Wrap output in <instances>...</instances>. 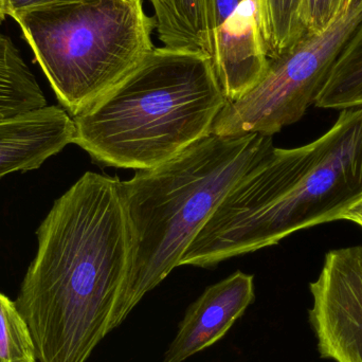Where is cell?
Returning a JSON list of instances; mask_svg holds the SVG:
<instances>
[{
    "instance_id": "5bb4252c",
    "label": "cell",
    "mask_w": 362,
    "mask_h": 362,
    "mask_svg": "<svg viewBox=\"0 0 362 362\" xmlns=\"http://www.w3.org/2000/svg\"><path fill=\"white\" fill-rule=\"evenodd\" d=\"M303 0H262L263 38L268 59L282 54L306 34Z\"/></svg>"
},
{
    "instance_id": "9a60e30c",
    "label": "cell",
    "mask_w": 362,
    "mask_h": 362,
    "mask_svg": "<svg viewBox=\"0 0 362 362\" xmlns=\"http://www.w3.org/2000/svg\"><path fill=\"white\" fill-rule=\"evenodd\" d=\"M0 362H37L29 327L15 302L0 293Z\"/></svg>"
},
{
    "instance_id": "7c38bea8",
    "label": "cell",
    "mask_w": 362,
    "mask_h": 362,
    "mask_svg": "<svg viewBox=\"0 0 362 362\" xmlns=\"http://www.w3.org/2000/svg\"><path fill=\"white\" fill-rule=\"evenodd\" d=\"M47 106L35 76L8 36L0 33V118Z\"/></svg>"
},
{
    "instance_id": "7a4b0ae2",
    "label": "cell",
    "mask_w": 362,
    "mask_h": 362,
    "mask_svg": "<svg viewBox=\"0 0 362 362\" xmlns=\"http://www.w3.org/2000/svg\"><path fill=\"white\" fill-rule=\"evenodd\" d=\"M361 196L362 107L341 110L335 124L306 146H274L228 193L180 266L212 267L341 221Z\"/></svg>"
},
{
    "instance_id": "30bf717a",
    "label": "cell",
    "mask_w": 362,
    "mask_h": 362,
    "mask_svg": "<svg viewBox=\"0 0 362 362\" xmlns=\"http://www.w3.org/2000/svg\"><path fill=\"white\" fill-rule=\"evenodd\" d=\"M74 119L59 106L0 118V180L38 169L74 141Z\"/></svg>"
},
{
    "instance_id": "9c48e42d",
    "label": "cell",
    "mask_w": 362,
    "mask_h": 362,
    "mask_svg": "<svg viewBox=\"0 0 362 362\" xmlns=\"http://www.w3.org/2000/svg\"><path fill=\"white\" fill-rule=\"evenodd\" d=\"M255 299L253 276L242 272L209 286L185 312L163 362H183L216 344Z\"/></svg>"
},
{
    "instance_id": "277c9868",
    "label": "cell",
    "mask_w": 362,
    "mask_h": 362,
    "mask_svg": "<svg viewBox=\"0 0 362 362\" xmlns=\"http://www.w3.org/2000/svg\"><path fill=\"white\" fill-rule=\"evenodd\" d=\"M274 148L272 137L211 135L168 163L122 181L133 232V259L114 310L117 329L176 267L240 178Z\"/></svg>"
},
{
    "instance_id": "8992f818",
    "label": "cell",
    "mask_w": 362,
    "mask_h": 362,
    "mask_svg": "<svg viewBox=\"0 0 362 362\" xmlns=\"http://www.w3.org/2000/svg\"><path fill=\"white\" fill-rule=\"evenodd\" d=\"M361 23L362 0H355L325 31L306 33L288 50L268 59L259 82L240 99L227 101L211 134L272 137L301 120L316 103L338 55Z\"/></svg>"
},
{
    "instance_id": "3957f363",
    "label": "cell",
    "mask_w": 362,
    "mask_h": 362,
    "mask_svg": "<svg viewBox=\"0 0 362 362\" xmlns=\"http://www.w3.org/2000/svg\"><path fill=\"white\" fill-rule=\"evenodd\" d=\"M226 103L210 57L154 48L114 88L72 117L74 144L105 167L153 169L211 135Z\"/></svg>"
},
{
    "instance_id": "8fae6325",
    "label": "cell",
    "mask_w": 362,
    "mask_h": 362,
    "mask_svg": "<svg viewBox=\"0 0 362 362\" xmlns=\"http://www.w3.org/2000/svg\"><path fill=\"white\" fill-rule=\"evenodd\" d=\"M163 47L202 53L212 61L206 0H150Z\"/></svg>"
},
{
    "instance_id": "5b68a950",
    "label": "cell",
    "mask_w": 362,
    "mask_h": 362,
    "mask_svg": "<svg viewBox=\"0 0 362 362\" xmlns=\"http://www.w3.org/2000/svg\"><path fill=\"white\" fill-rule=\"evenodd\" d=\"M71 117L131 74L155 48L144 0H82L15 17Z\"/></svg>"
},
{
    "instance_id": "52a82bcc",
    "label": "cell",
    "mask_w": 362,
    "mask_h": 362,
    "mask_svg": "<svg viewBox=\"0 0 362 362\" xmlns=\"http://www.w3.org/2000/svg\"><path fill=\"white\" fill-rule=\"evenodd\" d=\"M310 289L308 320L320 356L362 362V246L329 251Z\"/></svg>"
},
{
    "instance_id": "4fadbf2b",
    "label": "cell",
    "mask_w": 362,
    "mask_h": 362,
    "mask_svg": "<svg viewBox=\"0 0 362 362\" xmlns=\"http://www.w3.org/2000/svg\"><path fill=\"white\" fill-rule=\"evenodd\" d=\"M315 105L339 110L362 107V23L338 55Z\"/></svg>"
},
{
    "instance_id": "e0dca14e",
    "label": "cell",
    "mask_w": 362,
    "mask_h": 362,
    "mask_svg": "<svg viewBox=\"0 0 362 362\" xmlns=\"http://www.w3.org/2000/svg\"><path fill=\"white\" fill-rule=\"evenodd\" d=\"M82 0H6V16L15 18L18 15L31 11L42 10Z\"/></svg>"
},
{
    "instance_id": "2e32d148",
    "label": "cell",
    "mask_w": 362,
    "mask_h": 362,
    "mask_svg": "<svg viewBox=\"0 0 362 362\" xmlns=\"http://www.w3.org/2000/svg\"><path fill=\"white\" fill-rule=\"evenodd\" d=\"M355 0H303L302 23L306 33H319L351 8Z\"/></svg>"
},
{
    "instance_id": "6da1fadb",
    "label": "cell",
    "mask_w": 362,
    "mask_h": 362,
    "mask_svg": "<svg viewBox=\"0 0 362 362\" xmlns=\"http://www.w3.org/2000/svg\"><path fill=\"white\" fill-rule=\"evenodd\" d=\"M17 310L37 362H86L110 332L133 259L122 180L87 172L55 200Z\"/></svg>"
},
{
    "instance_id": "ac0fdd59",
    "label": "cell",
    "mask_w": 362,
    "mask_h": 362,
    "mask_svg": "<svg viewBox=\"0 0 362 362\" xmlns=\"http://www.w3.org/2000/svg\"><path fill=\"white\" fill-rule=\"evenodd\" d=\"M341 221H352L362 228V196L342 213Z\"/></svg>"
},
{
    "instance_id": "ba28073f",
    "label": "cell",
    "mask_w": 362,
    "mask_h": 362,
    "mask_svg": "<svg viewBox=\"0 0 362 362\" xmlns=\"http://www.w3.org/2000/svg\"><path fill=\"white\" fill-rule=\"evenodd\" d=\"M212 64L228 102L248 93L267 67L262 0H206Z\"/></svg>"
},
{
    "instance_id": "d6986e66",
    "label": "cell",
    "mask_w": 362,
    "mask_h": 362,
    "mask_svg": "<svg viewBox=\"0 0 362 362\" xmlns=\"http://www.w3.org/2000/svg\"><path fill=\"white\" fill-rule=\"evenodd\" d=\"M6 0H0V23L6 19Z\"/></svg>"
}]
</instances>
